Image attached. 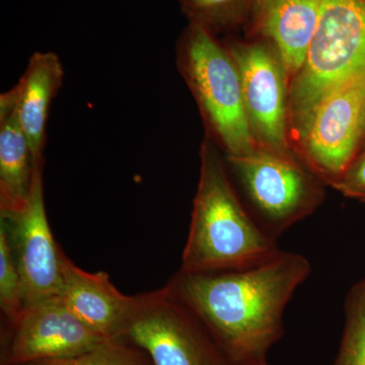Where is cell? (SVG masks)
<instances>
[{
	"instance_id": "2",
	"label": "cell",
	"mask_w": 365,
	"mask_h": 365,
	"mask_svg": "<svg viewBox=\"0 0 365 365\" xmlns=\"http://www.w3.org/2000/svg\"><path fill=\"white\" fill-rule=\"evenodd\" d=\"M278 251L275 237L242 207L220 155L210 143H204L180 272L237 270L260 264Z\"/></svg>"
},
{
	"instance_id": "16",
	"label": "cell",
	"mask_w": 365,
	"mask_h": 365,
	"mask_svg": "<svg viewBox=\"0 0 365 365\" xmlns=\"http://www.w3.org/2000/svg\"><path fill=\"white\" fill-rule=\"evenodd\" d=\"M0 307L11 324L26 307L23 280L14 259L9 232L2 220L0 223Z\"/></svg>"
},
{
	"instance_id": "8",
	"label": "cell",
	"mask_w": 365,
	"mask_h": 365,
	"mask_svg": "<svg viewBox=\"0 0 365 365\" xmlns=\"http://www.w3.org/2000/svg\"><path fill=\"white\" fill-rule=\"evenodd\" d=\"M43 168L44 162L36 165L30 194L23 210L9 217H1L13 239L26 307L59 297L62 287L63 252L55 242L48 222Z\"/></svg>"
},
{
	"instance_id": "18",
	"label": "cell",
	"mask_w": 365,
	"mask_h": 365,
	"mask_svg": "<svg viewBox=\"0 0 365 365\" xmlns=\"http://www.w3.org/2000/svg\"><path fill=\"white\" fill-rule=\"evenodd\" d=\"M195 23L209 26L225 25L239 16L248 0H182Z\"/></svg>"
},
{
	"instance_id": "14",
	"label": "cell",
	"mask_w": 365,
	"mask_h": 365,
	"mask_svg": "<svg viewBox=\"0 0 365 365\" xmlns=\"http://www.w3.org/2000/svg\"><path fill=\"white\" fill-rule=\"evenodd\" d=\"M37 165L28 137L19 123L13 103L6 91L0 97L1 217L16 215L25 207Z\"/></svg>"
},
{
	"instance_id": "17",
	"label": "cell",
	"mask_w": 365,
	"mask_h": 365,
	"mask_svg": "<svg viewBox=\"0 0 365 365\" xmlns=\"http://www.w3.org/2000/svg\"><path fill=\"white\" fill-rule=\"evenodd\" d=\"M122 340L106 341L90 351L74 356L41 360L25 365H153L140 352Z\"/></svg>"
},
{
	"instance_id": "1",
	"label": "cell",
	"mask_w": 365,
	"mask_h": 365,
	"mask_svg": "<svg viewBox=\"0 0 365 365\" xmlns=\"http://www.w3.org/2000/svg\"><path fill=\"white\" fill-rule=\"evenodd\" d=\"M311 272L306 257L279 250L237 270L179 271L168 284L200 319L230 365H251L267 360L284 335L285 309Z\"/></svg>"
},
{
	"instance_id": "12",
	"label": "cell",
	"mask_w": 365,
	"mask_h": 365,
	"mask_svg": "<svg viewBox=\"0 0 365 365\" xmlns=\"http://www.w3.org/2000/svg\"><path fill=\"white\" fill-rule=\"evenodd\" d=\"M63 76V66L55 53L36 52L19 83L6 91L36 163L44 162L48 115Z\"/></svg>"
},
{
	"instance_id": "3",
	"label": "cell",
	"mask_w": 365,
	"mask_h": 365,
	"mask_svg": "<svg viewBox=\"0 0 365 365\" xmlns=\"http://www.w3.org/2000/svg\"><path fill=\"white\" fill-rule=\"evenodd\" d=\"M362 71L365 0H322L318 26L290 93V121L295 132L304 137L322 101Z\"/></svg>"
},
{
	"instance_id": "11",
	"label": "cell",
	"mask_w": 365,
	"mask_h": 365,
	"mask_svg": "<svg viewBox=\"0 0 365 365\" xmlns=\"http://www.w3.org/2000/svg\"><path fill=\"white\" fill-rule=\"evenodd\" d=\"M59 297L93 332L108 340L124 339L135 297L119 292L107 273L83 270L63 253Z\"/></svg>"
},
{
	"instance_id": "4",
	"label": "cell",
	"mask_w": 365,
	"mask_h": 365,
	"mask_svg": "<svg viewBox=\"0 0 365 365\" xmlns=\"http://www.w3.org/2000/svg\"><path fill=\"white\" fill-rule=\"evenodd\" d=\"M179 64L228 157L254 153L259 146L245 107L241 76L228 50L193 21L180 45Z\"/></svg>"
},
{
	"instance_id": "13",
	"label": "cell",
	"mask_w": 365,
	"mask_h": 365,
	"mask_svg": "<svg viewBox=\"0 0 365 365\" xmlns=\"http://www.w3.org/2000/svg\"><path fill=\"white\" fill-rule=\"evenodd\" d=\"M322 0H254L255 23L277 48L285 71L297 76L318 26Z\"/></svg>"
},
{
	"instance_id": "20",
	"label": "cell",
	"mask_w": 365,
	"mask_h": 365,
	"mask_svg": "<svg viewBox=\"0 0 365 365\" xmlns=\"http://www.w3.org/2000/svg\"><path fill=\"white\" fill-rule=\"evenodd\" d=\"M251 365H269L267 360H265V361L258 362V364H254Z\"/></svg>"
},
{
	"instance_id": "10",
	"label": "cell",
	"mask_w": 365,
	"mask_h": 365,
	"mask_svg": "<svg viewBox=\"0 0 365 365\" xmlns=\"http://www.w3.org/2000/svg\"><path fill=\"white\" fill-rule=\"evenodd\" d=\"M11 325L4 365L74 356L108 341L86 326L60 297L26 306Z\"/></svg>"
},
{
	"instance_id": "15",
	"label": "cell",
	"mask_w": 365,
	"mask_h": 365,
	"mask_svg": "<svg viewBox=\"0 0 365 365\" xmlns=\"http://www.w3.org/2000/svg\"><path fill=\"white\" fill-rule=\"evenodd\" d=\"M345 313L342 340L332 365H365V280L350 292Z\"/></svg>"
},
{
	"instance_id": "5",
	"label": "cell",
	"mask_w": 365,
	"mask_h": 365,
	"mask_svg": "<svg viewBox=\"0 0 365 365\" xmlns=\"http://www.w3.org/2000/svg\"><path fill=\"white\" fill-rule=\"evenodd\" d=\"M124 338L153 365H230L200 319L169 284L135 295Z\"/></svg>"
},
{
	"instance_id": "9",
	"label": "cell",
	"mask_w": 365,
	"mask_h": 365,
	"mask_svg": "<svg viewBox=\"0 0 365 365\" xmlns=\"http://www.w3.org/2000/svg\"><path fill=\"white\" fill-rule=\"evenodd\" d=\"M241 76L245 107L260 148L287 155V86L282 61L263 44L228 48Z\"/></svg>"
},
{
	"instance_id": "19",
	"label": "cell",
	"mask_w": 365,
	"mask_h": 365,
	"mask_svg": "<svg viewBox=\"0 0 365 365\" xmlns=\"http://www.w3.org/2000/svg\"><path fill=\"white\" fill-rule=\"evenodd\" d=\"M332 186L345 196L365 201V153Z\"/></svg>"
},
{
	"instance_id": "7",
	"label": "cell",
	"mask_w": 365,
	"mask_h": 365,
	"mask_svg": "<svg viewBox=\"0 0 365 365\" xmlns=\"http://www.w3.org/2000/svg\"><path fill=\"white\" fill-rule=\"evenodd\" d=\"M365 132V71L331 91L317 108L302 137L312 169L331 185L354 162Z\"/></svg>"
},
{
	"instance_id": "6",
	"label": "cell",
	"mask_w": 365,
	"mask_h": 365,
	"mask_svg": "<svg viewBox=\"0 0 365 365\" xmlns=\"http://www.w3.org/2000/svg\"><path fill=\"white\" fill-rule=\"evenodd\" d=\"M245 188L275 237L309 215L318 193L309 175L283 153L258 148L242 157H228Z\"/></svg>"
}]
</instances>
